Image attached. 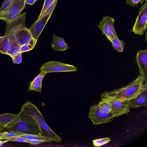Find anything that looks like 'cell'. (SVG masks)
Masks as SVG:
<instances>
[{"label":"cell","instance_id":"1","mask_svg":"<svg viewBox=\"0 0 147 147\" xmlns=\"http://www.w3.org/2000/svg\"><path fill=\"white\" fill-rule=\"evenodd\" d=\"M147 83H143L140 75L128 85L118 89L103 93L112 98L121 100L129 101L135 98L140 93L147 90Z\"/></svg>","mask_w":147,"mask_h":147},{"label":"cell","instance_id":"2","mask_svg":"<svg viewBox=\"0 0 147 147\" xmlns=\"http://www.w3.org/2000/svg\"><path fill=\"white\" fill-rule=\"evenodd\" d=\"M21 110L32 116L36 121L42 130L43 136L57 142H60L62 140L49 127L36 105L31 102L27 101L22 106Z\"/></svg>","mask_w":147,"mask_h":147},{"label":"cell","instance_id":"3","mask_svg":"<svg viewBox=\"0 0 147 147\" xmlns=\"http://www.w3.org/2000/svg\"><path fill=\"white\" fill-rule=\"evenodd\" d=\"M19 115L21 120L12 127L6 129L7 130L26 135L43 136L42 132L39 125L32 116L21 110Z\"/></svg>","mask_w":147,"mask_h":147},{"label":"cell","instance_id":"4","mask_svg":"<svg viewBox=\"0 0 147 147\" xmlns=\"http://www.w3.org/2000/svg\"><path fill=\"white\" fill-rule=\"evenodd\" d=\"M100 97L111 106V113L115 117H118L124 114H126L130 111L128 101L120 100L102 93Z\"/></svg>","mask_w":147,"mask_h":147},{"label":"cell","instance_id":"5","mask_svg":"<svg viewBox=\"0 0 147 147\" xmlns=\"http://www.w3.org/2000/svg\"><path fill=\"white\" fill-rule=\"evenodd\" d=\"M25 0H14L10 6L0 13V20L9 23L17 18L25 7Z\"/></svg>","mask_w":147,"mask_h":147},{"label":"cell","instance_id":"6","mask_svg":"<svg viewBox=\"0 0 147 147\" xmlns=\"http://www.w3.org/2000/svg\"><path fill=\"white\" fill-rule=\"evenodd\" d=\"M88 117L94 125H97L108 123L115 117L111 112H105L97 104L91 106Z\"/></svg>","mask_w":147,"mask_h":147},{"label":"cell","instance_id":"7","mask_svg":"<svg viewBox=\"0 0 147 147\" xmlns=\"http://www.w3.org/2000/svg\"><path fill=\"white\" fill-rule=\"evenodd\" d=\"M40 70V72L48 73L53 72L76 71L77 69L73 65L57 61H50L43 64Z\"/></svg>","mask_w":147,"mask_h":147},{"label":"cell","instance_id":"8","mask_svg":"<svg viewBox=\"0 0 147 147\" xmlns=\"http://www.w3.org/2000/svg\"><path fill=\"white\" fill-rule=\"evenodd\" d=\"M147 2L146 0L145 3L139 9L138 15L132 29L135 34L140 35L143 34L147 28Z\"/></svg>","mask_w":147,"mask_h":147},{"label":"cell","instance_id":"9","mask_svg":"<svg viewBox=\"0 0 147 147\" xmlns=\"http://www.w3.org/2000/svg\"><path fill=\"white\" fill-rule=\"evenodd\" d=\"M115 19L109 16L104 17L102 20L96 25L102 33L110 42L117 36L114 27Z\"/></svg>","mask_w":147,"mask_h":147},{"label":"cell","instance_id":"10","mask_svg":"<svg viewBox=\"0 0 147 147\" xmlns=\"http://www.w3.org/2000/svg\"><path fill=\"white\" fill-rule=\"evenodd\" d=\"M136 59L139 67L140 75L143 78V83L147 82V50H140L138 52Z\"/></svg>","mask_w":147,"mask_h":147},{"label":"cell","instance_id":"11","mask_svg":"<svg viewBox=\"0 0 147 147\" xmlns=\"http://www.w3.org/2000/svg\"><path fill=\"white\" fill-rule=\"evenodd\" d=\"M53 12L36 20L29 29L33 38L37 40Z\"/></svg>","mask_w":147,"mask_h":147},{"label":"cell","instance_id":"12","mask_svg":"<svg viewBox=\"0 0 147 147\" xmlns=\"http://www.w3.org/2000/svg\"><path fill=\"white\" fill-rule=\"evenodd\" d=\"M21 119L19 114L6 113L0 115V124L6 129L12 127Z\"/></svg>","mask_w":147,"mask_h":147},{"label":"cell","instance_id":"13","mask_svg":"<svg viewBox=\"0 0 147 147\" xmlns=\"http://www.w3.org/2000/svg\"><path fill=\"white\" fill-rule=\"evenodd\" d=\"M147 90L140 93L135 98L129 101V108L134 109L144 106H147Z\"/></svg>","mask_w":147,"mask_h":147},{"label":"cell","instance_id":"14","mask_svg":"<svg viewBox=\"0 0 147 147\" xmlns=\"http://www.w3.org/2000/svg\"><path fill=\"white\" fill-rule=\"evenodd\" d=\"M51 48L54 51H63L68 49L69 47L62 38L53 35Z\"/></svg>","mask_w":147,"mask_h":147},{"label":"cell","instance_id":"15","mask_svg":"<svg viewBox=\"0 0 147 147\" xmlns=\"http://www.w3.org/2000/svg\"><path fill=\"white\" fill-rule=\"evenodd\" d=\"M11 44L9 37L4 35L0 41V52L3 54H7L11 47Z\"/></svg>","mask_w":147,"mask_h":147},{"label":"cell","instance_id":"16","mask_svg":"<svg viewBox=\"0 0 147 147\" xmlns=\"http://www.w3.org/2000/svg\"><path fill=\"white\" fill-rule=\"evenodd\" d=\"M24 135L25 134L13 131H2L0 132V140H6L18 136H21Z\"/></svg>","mask_w":147,"mask_h":147},{"label":"cell","instance_id":"17","mask_svg":"<svg viewBox=\"0 0 147 147\" xmlns=\"http://www.w3.org/2000/svg\"><path fill=\"white\" fill-rule=\"evenodd\" d=\"M110 42L112 47L116 50L119 52H123L125 45L123 41L119 40L117 37L114 38Z\"/></svg>","mask_w":147,"mask_h":147},{"label":"cell","instance_id":"18","mask_svg":"<svg viewBox=\"0 0 147 147\" xmlns=\"http://www.w3.org/2000/svg\"><path fill=\"white\" fill-rule=\"evenodd\" d=\"M11 46L8 51L7 55L11 57L19 52L21 46L16 41H11Z\"/></svg>","mask_w":147,"mask_h":147},{"label":"cell","instance_id":"19","mask_svg":"<svg viewBox=\"0 0 147 147\" xmlns=\"http://www.w3.org/2000/svg\"><path fill=\"white\" fill-rule=\"evenodd\" d=\"M21 136L26 139L30 140H42L45 141L46 142H51L52 141H53L51 139L42 135L25 134Z\"/></svg>","mask_w":147,"mask_h":147},{"label":"cell","instance_id":"20","mask_svg":"<svg viewBox=\"0 0 147 147\" xmlns=\"http://www.w3.org/2000/svg\"><path fill=\"white\" fill-rule=\"evenodd\" d=\"M111 140L110 138L107 137L94 140H92V142L94 146L100 147L109 143Z\"/></svg>","mask_w":147,"mask_h":147},{"label":"cell","instance_id":"21","mask_svg":"<svg viewBox=\"0 0 147 147\" xmlns=\"http://www.w3.org/2000/svg\"><path fill=\"white\" fill-rule=\"evenodd\" d=\"M98 104L105 112L107 113L111 112V106L109 104L103 100L101 99Z\"/></svg>","mask_w":147,"mask_h":147},{"label":"cell","instance_id":"22","mask_svg":"<svg viewBox=\"0 0 147 147\" xmlns=\"http://www.w3.org/2000/svg\"><path fill=\"white\" fill-rule=\"evenodd\" d=\"M58 0H55L45 10L41 16L38 18L36 20H39L41 18L47 15L51 12H53L57 3Z\"/></svg>","mask_w":147,"mask_h":147},{"label":"cell","instance_id":"23","mask_svg":"<svg viewBox=\"0 0 147 147\" xmlns=\"http://www.w3.org/2000/svg\"><path fill=\"white\" fill-rule=\"evenodd\" d=\"M42 81L34 83L30 85L28 89V91L34 90L37 92H41V87Z\"/></svg>","mask_w":147,"mask_h":147},{"label":"cell","instance_id":"24","mask_svg":"<svg viewBox=\"0 0 147 147\" xmlns=\"http://www.w3.org/2000/svg\"><path fill=\"white\" fill-rule=\"evenodd\" d=\"M14 0H5L0 8V13L3 12L11 5Z\"/></svg>","mask_w":147,"mask_h":147},{"label":"cell","instance_id":"25","mask_svg":"<svg viewBox=\"0 0 147 147\" xmlns=\"http://www.w3.org/2000/svg\"><path fill=\"white\" fill-rule=\"evenodd\" d=\"M34 47L29 43L23 45L21 46L19 52L22 53L28 51L33 49Z\"/></svg>","mask_w":147,"mask_h":147},{"label":"cell","instance_id":"26","mask_svg":"<svg viewBox=\"0 0 147 147\" xmlns=\"http://www.w3.org/2000/svg\"><path fill=\"white\" fill-rule=\"evenodd\" d=\"M22 53L19 52L16 55L11 57L13 63L15 64H19L22 61Z\"/></svg>","mask_w":147,"mask_h":147},{"label":"cell","instance_id":"27","mask_svg":"<svg viewBox=\"0 0 147 147\" xmlns=\"http://www.w3.org/2000/svg\"><path fill=\"white\" fill-rule=\"evenodd\" d=\"M47 73L45 72H41L34 80L30 83V86L32 85L34 83L42 81L44 77Z\"/></svg>","mask_w":147,"mask_h":147},{"label":"cell","instance_id":"28","mask_svg":"<svg viewBox=\"0 0 147 147\" xmlns=\"http://www.w3.org/2000/svg\"><path fill=\"white\" fill-rule=\"evenodd\" d=\"M9 141L17 142H26L29 140L22 136H18L6 139Z\"/></svg>","mask_w":147,"mask_h":147},{"label":"cell","instance_id":"29","mask_svg":"<svg viewBox=\"0 0 147 147\" xmlns=\"http://www.w3.org/2000/svg\"><path fill=\"white\" fill-rule=\"evenodd\" d=\"M55 0H45L43 5L38 18L39 17L47 8Z\"/></svg>","mask_w":147,"mask_h":147},{"label":"cell","instance_id":"30","mask_svg":"<svg viewBox=\"0 0 147 147\" xmlns=\"http://www.w3.org/2000/svg\"><path fill=\"white\" fill-rule=\"evenodd\" d=\"M146 0H126V3L129 5L134 7L139 3H142Z\"/></svg>","mask_w":147,"mask_h":147},{"label":"cell","instance_id":"31","mask_svg":"<svg viewBox=\"0 0 147 147\" xmlns=\"http://www.w3.org/2000/svg\"><path fill=\"white\" fill-rule=\"evenodd\" d=\"M46 142L44 140H29L26 143L30 144L33 145H37L38 144H41L42 143Z\"/></svg>","mask_w":147,"mask_h":147},{"label":"cell","instance_id":"32","mask_svg":"<svg viewBox=\"0 0 147 147\" xmlns=\"http://www.w3.org/2000/svg\"><path fill=\"white\" fill-rule=\"evenodd\" d=\"M38 0H25L26 3L30 5H33Z\"/></svg>","mask_w":147,"mask_h":147},{"label":"cell","instance_id":"33","mask_svg":"<svg viewBox=\"0 0 147 147\" xmlns=\"http://www.w3.org/2000/svg\"><path fill=\"white\" fill-rule=\"evenodd\" d=\"M9 141V140H0V146Z\"/></svg>","mask_w":147,"mask_h":147},{"label":"cell","instance_id":"34","mask_svg":"<svg viewBox=\"0 0 147 147\" xmlns=\"http://www.w3.org/2000/svg\"><path fill=\"white\" fill-rule=\"evenodd\" d=\"M5 127L2 125L0 126V132L2 131Z\"/></svg>","mask_w":147,"mask_h":147},{"label":"cell","instance_id":"35","mask_svg":"<svg viewBox=\"0 0 147 147\" xmlns=\"http://www.w3.org/2000/svg\"><path fill=\"white\" fill-rule=\"evenodd\" d=\"M3 36L0 37V41L2 39Z\"/></svg>","mask_w":147,"mask_h":147},{"label":"cell","instance_id":"36","mask_svg":"<svg viewBox=\"0 0 147 147\" xmlns=\"http://www.w3.org/2000/svg\"><path fill=\"white\" fill-rule=\"evenodd\" d=\"M1 125L0 124V126H1Z\"/></svg>","mask_w":147,"mask_h":147}]
</instances>
